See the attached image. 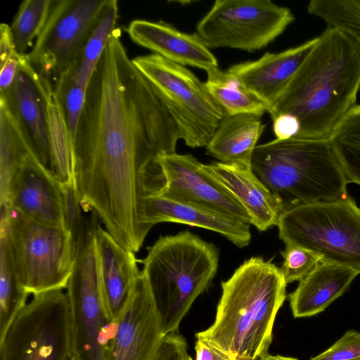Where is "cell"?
Returning a JSON list of instances; mask_svg holds the SVG:
<instances>
[{
	"label": "cell",
	"instance_id": "cell-1",
	"mask_svg": "<svg viewBox=\"0 0 360 360\" xmlns=\"http://www.w3.org/2000/svg\"><path fill=\"white\" fill-rule=\"evenodd\" d=\"M119 28L86 90L74 145L83 211L133 250L145 240L143 202L159 172L157 158L176 153L177 125L151 83L134 65Z\"/></svg>",
	"mask_w": 360,
	"mask_h": 360
},
{
	"label": "cell",
	"instance_id": "cell-2",
	"mask_svg": "<svg viewBox=\"0 0 360 360\" xmlns=\"http://www.w3.org/2000/svg\"><path fill=\"white\" fill-rule=\"evenodd\" d=\"M359 90L360 44L328 26L268 112L272 119L281 114L297 117L296 138L328 140L356 105Z\"/></svg>",
	"mask_w": 360,
	"mask_h": 360
},
{
	"label": "cell",
	"instance_id": "cell-3",
	"mask_svg": "<svg viewBox=\"0 0 360 360\" xmlns=\"http://www.w3.org/2000/svg\"><path fill=\"white\" fill-rule=\"evenodd\" d=\"M281 269L261 257L245 260L221 283L213 323L195 334L232 360H264L276 316L286 298Z\"/></svg>",
	"mask_w": 360,
	"mask_h": 360
},
{
	"label": "cell",
	"instance_id": "cell-4",
	"mask_svg": "<svg viewBox=\"0 0 360 360\" xmlns=\"http://www.w3.org/2000/svg\"><path fill=\"white\" fill-rule=\"evenodd\" d=\"M251 169L282 211L347 196V179L328 140L293 137L257 146Z\"/></svg>",
	"mask_w": 360,
	"mask_h": 360
},
{
	"label": "cell",
	"instance_id": "cell-5",
	"mask_svg": "<svg viewBox=\"0 0 360 360\" xmlns=\"http://www.w3.org/2000/svg\"><path fill=\"white\" fill-rule=\"evenodd\" d=\"M147 250L139 262L165 335L178 331L194 301L211 285L219 252L214 244L188 230L161 236Z\"/></svg>",
	"mask_w": 360,
	"mask_h": 360
},
{
	"label": "cell",
	"instance_id": "cell-6",
	"mask_svg": "<svg viewBox=\"0 0 360 360\" xmlns=\"http://www.w3.org/2000/svg\"><path fill=\"white\" fill-rule=\"evenodd\" d=\"M277 226L285 245L307 249L321 262L360 272V207L348 195L285 210Z\"/></svg>",
	"mask_w": 360,
	"mask_h": 360
},
{
	"label": "cell",
	"instance_id": "cell-7",
	"mask_svg": "<svg viewBox=\"0 0 360 360\" xmlns=\"http://www.w3.org/2000/svg\"><path fill=\"white\" fill-rule=\"evenodd\" d=\"M8 244L20 284L34 296L67 288L77 245L63 228L30 220L6 206Z\"/></svg>",
	"mask_w": 360,
	"mask_h": 360
},
{
	"label": "cell",
	"instance_id": "cell-8",
	"mask_svg": "<svg viewBox=\"0 0 360 360\" xmlns=\"http://www.w3.org/2000/svg\"><path fill=\"white\" fill-rule=\"evenodd\" d=\"M97 219L94 212L85 217L66 288L74 360H105V345L114 327L106 314L98 275L95 240Z\"/></svg>",
	"mask_w": 360,
	"mask_h": 360
},
{
	"label": "cell",
	"instance_id": "cell-9",
	"mask_svg": "<svg viewBox=\"0 0 360 360\" xmlns=\"http://www.w3.org/2000/svg\"><path fill=\"white\" fill-rule=\"evenodd\" d=\"M131 60L163 100L180 139L191 148L206 147L226 113L205 83L184 66L157 53Z\"/></svg>",
	"mask_w": 360,
	"mask_h": 360
},
{
	"label": "cell",
	"instance_id": "cell-10",
	"mask_svg": "<svg viewBox=\"0 0 360 360\" xmlns=\"http://www.w3.org/2000/svg\"><path fill=\"white\" fill-rule=\"evenodd\" d=\"M69 303L62 290L34 295L0 338V360H70Z\"/></svg>",
	"mask_w": 360,
	"mask_h": 360
},
{
	"label": "cell",
	"instance_id": "cell-11",
	"mask_svg": "<svg viewBox=\"0 0 360 360\" xmlns=\"http://www.w3.org/2000/svg\"><path fill=\"white\" fill-rule=\"evenodd\" d=\"M295 20L291 11L270 0H217L197 25L209 48L259 50L277 38Z\"/></svg>",
	"mask_w": 360,
	"mask_h": 360
},
{
	"label": "cell",
	"instance_id": "cell-12",
	"mask_svg": "<svg viewBox=\"0 0 360 360\" xmlns=\"http://www.w3.org/2000/svg\"><path fill=\"white\" fill-rule=\"evenodd\" d=\"M108 0H55L46 23L27 58L56 82L77 65L84 44Z\"/></svg>",
	"mask_w": 360,
	"mask_h": 360
},
{
	"label": "cell",
	"instance_id": "cell-13",
	"mask_svg": "<svg viewBox=\"0 0 360 360\" xmlns=\"http://www.w3.org/2000/svg\"><path fill=\"white\" fill-rule=\"evenodd\" d=\"M156 162L163 184L157 192L150 195H160L251 224V219L243 207L202 171V163L192 155L165 154L159 156Z\"/></svg>",
	"mask_w": 360,
	"mask_h": 360
},
{
	"label": "cell",
	"instance_id": "cell-14",
	"mask_svg": "<svg viewBox=\"0 0 360 360\" xmlns=\"http://www.w3.org/2000/svg\"><path fill=\"white\" fill-rule=\"evenodd\" d=\"M163 336L159 313L141 271L106 343L105 360H152Z\"/></svg>",
	"mask_w": 360,
	"mask_h": 360
},
{
	"label": "cell",
	"instance_id": "cell-15",
	"mask_svg": "<svg viewBox=\"0 0 360 360\" xmlns=\"http://www.w3.org/2000/svg\"><path fill=\"white\" fill-rule=\"evenodd\" d=\"M51 82L38 73L25 55L13 86L0 94L18 122L37 161L52 174L46 94Z\"/></svg>",
	"mask_w": 360,
	"mask_h": 360
},
{
	"label": "cell",
	"instance_id": "cell-16",
	"mask_svg": "<svg viewBox=\"0 0 360 360\" xmlns=\"http://www.w3.org/2000/svg\"><path fill=\"white\" fill-rule=\"evenodd\" d=\"M2 206L35 222L64 229L61 184L34 157L15 172Z\"/></svg>",
	"mask_w": 360,
	"mask_h": 360
},
{
	"label": "cell",
	"instance_id": "cell-17",
	"mask_svg": "<svg viewBox=\"0 0 360 360\" xmlns=\"http://www.w3.org/2000/svg\"><path fill=\"white\" fill-rule=\"evenodd\" d=\"M317 40L318 37L280 53H266L256 60L234 65L226 72L262 101L269 111L283 93Z\"/></svg>",
	"mask_w": 360,
	"mask_h": 360
},
{
	"label": "cell",
	"instance_id": "cell-18",
	"mask_svg": "<svg viewBox=\"0 0 360 360\" xmlns=\"http://www.w3.org/2000/svg\"><path fill=\"white\" fill-rule=\"evenodd\" d=\"M98 275L109 320L117 321L141 274L134 252L122 246L98 224L95 232Z\"/></svg>",
	"mask_w": 360,
	"mask_h": 360
},
{
	"label": "cell",
	"instance_id": "cell-19",
	"mask_svg": "<svg viewBox=\"0 0 360 360\" xmlns=\"http://www.w3.org/2000/svg\"><path fill=\"white\" fill-rule=\"evenodd\" d=\"M127 32L136 44L181 65L206 71L207 75L219 69L215 56L197 33L180 32L163 21L134 20Z\"/></svg>",
	"mask_w": 360,
	"mask_h": 360
},
{
	"label": "cell",
	"instance_id": "cell-20",
	"mask_svg": "<svg viewBox=\"0 0 360 360\" xmlns=\"http://www.w3.org/2000/svg\"><path fill=\"white\" fill-rule=\"evenodd\" d=\"M201 169L237 200L259 231L277 226L282 209L251 167L214 162Z\"/></svg>",
	"mask_w": 360,
	"mask_h": 360
},
{
	"label": "cell",
	"instance_id": "cell-21",
	"mask_svg": "<svg viewBox=\"0 0 360 360\" xmlns=\"http://www.w3.org/2000/svg\"><path fill=\"white\" fill-rule=\"evenodd\" d=\"M142 221L147 233L158 223L174 222L215 231L238 248L247 246L251 240L247 222L157 195L144 197Z\"/></svg>",
	"mask_w": 360,
	"mask_h": 360
},
{
	"label": "cell",
	"instance_id": "cell-22",
	"mask_svg": "<svg viewBox=\"0 0 360 360\" xmlns=\"http://www.w3.org/2000/svg\"><path fill=\"white\" fill-rule=\"evenodd\" d=\"M359 274L350 267L320 262L289 295L293 316L311 317L323 311L347 290Z\"/></svg>",
	"mask_w": 360,
	"mask_h": 360
},
{
	"label": "cell",
	"instance_id": "cell-23",
	"mask_svg": "<svg viewBox=\"0 0 360 360\" xmlns=\"http://www.w3.org/2000/svg\"><path fill=\"white\" fill-rule=\"evenodd\" d=\"M264 127L261 117L256 115H226L207 145V152L220 162L251 167Z\"/></svg>",
	"mask_w": 360,
	"mask_h": 360
},
{
	"label": "cell",
	"instance_id": "cell-24",
	"mask_svg": "<svg viewBox=\"0 0 360 360\" xmlns=\"http://www.w3.org/2000/svg\"><path fill=\"white\" fill-rule=\"evenodd\" d=\"M30 157L35 158L18 122L6 101L0 98L1 206L7 202L9 186L13 175Z\"/></svg>",
	"mask_w": 360,
	"mask_h": 360
},
{
	"label": "cell",
	"instance_id": "cell-25",
	"mask_svg": "<svg viewBox=\"0 0 360 360\" xmlns=\"http://www.w3.org/2000/svg\"><path fill=\"white\" fill-rule=\"evenodd\" d=\"M46 100L52 155V174L60 184L76 183L74 144L52 85L47 91Z\"/></svg>",
	"mask_w": 360,
	"mask_h": 360
},
{
	"label": "cell",
	"instance_id": "cell-26",
	"mask_svg": "<svg viewBox=\"0 0 360 360\" xmlns=\"http://www.w3.org/2000/svg\"><path fill=\"white\" fill-rule=\"evenodd\" d=\"M27 293L21 287L8 244L6 219L1 212L0 221V338L26 306Z\"/></svg>",
	"mask_w": 360,
	"mask_h": 360
},
{
	"label": "cell",
	"instance_id": "cell-27",
	"mask_svg": "<svg viewBox=\"0 0 360 360\" xmlns=\"http://www.w3.org/2000/svg\"><path fill=\"white\" fill-rule=\"evenodd\" d=\"M117 1L108 0L84 44L77 65L72 67L75 80L85 89L108 41L117 29Z\"/></svg>",
	"mask_w": 360,
	"mask_h": 360
},
{
	"label": "cell",
	"instance_id": "cell-28",
	"mask_svg": "<svg viewBox=\"0 0 360 360\" xmlns=\"http://www.w3.org/2000/svg\"><path fill=\"white\" fill-rule=\"evenodd\" d=\"M205 84L226 115L252 114L262 117L268 111L262 101L226 71L218 69L208 74Z\"/></svg>",
	"mask_w": 360,
	"mask_h": 360
},
{
	"label": "cell",
	"instance_id": "cell-29",
	"mask_svg": "<svg viewBox=\"0 0 360 360\" xmlns=\"http://www.w3.org/2000/svg\"><path fill=\"white\" fill-rule=\"evenodd\" d=\"M328 141L348 182L360 185V104L347 112Z\"/></svg>",
	"mask_w": 360,
	"mask_h": 360
},
{
	"label": "cell",
	"instance_id": "cell-30",
	"mask_svg": "<svg viewBox=\"0 0 360 360\" xmlns=\"http://www.w3.org/2000/svg\"><path fill=\"white\" fill-rule=\"evenodd\" d=\"M55 0H25L10 25L15 51L20 56L33 47L42 32Z\"/></svg>",
	"mask_w": 360,
	"mask_h": 360
},
{
	"label": "cell",
	"instance_id": "cell-31",
	"mask_svg": "<svg viewBox=\"0 0 360 360\" xmlns=\"http://www.w3.org/2000/svg\"><path fill=\"white\" fill-rule=\"evenodd\" d=\"M307 11L328 27L347 33L360 44V0H311Z\"/></svg>",
	"mask_w": 360,
	"mask_h": 360
},
{
	"label": "cell",
	"instance_id": "cell-32",
	"mask_svg": "<svg viewBox=\"0 0 360 360\" xmlns=\"http://www.w3.org/2000/svg\"><path fill=\"white\" fill-rule=\"evenodd\" d=\"M53 88L75 145L78 123L85 103L86 89L82 87L75 80L72 67L59 77Z\"/></svg>",
	"mask_w": 360,
	"mask_h": 360
},
{
	"label": "cell",
	"instance_id": "cell-33",
	"mask_svg": "<svg viewBox=\"0 0 360 360\" xmlns=\"http://www.w3.org/2000/svg\"><path fill=\"white\" fill-rule=\"evenodd\" d=\"M283 258L281 268L285 282L288 283L300 281L321 262V259L312 252L295 245H286L281 252Z\"/></svg>",
	"mask_w": 360,
	"mask_h": 360
},
{
	"label": "cell",
	"instance_id": "cell-34",
	"mask_svg": "<svg viewBox=\"0 0 360 360\" xmlns=\"http://www.w3.org/2000/svg\"><path fill=\"white\" fill-rule=\"evenodd\" d=\"M63 206L64 229L71 235L77 245L85 217L76 183L61 184Z\"/></svg>",
	"mask_w": 360,
	"mask_h": 360
},
{
	"label": "cell",
	"instance_id": "cell-35",
	"mask_svg": "<svg viewBox=\"0 0 360 360\" xmlns=\"http://www.w3.org/2000/svg\"><path fill=\"white\" fill-rule=\"evenodd\" d=\"M360 359V332L349 330L325 352L310 360H358Z\"/></svg>",
	"mask_w": 360,
	"mask_h": 360
},
{
	"label": "cell",
	"instance_id": "cell-36",
	"mask_svg": "<svg viewBox=\"0 0 360 360\" xmlns=\"http://www.w3.org/2000/svg\"><path fill=\"white\" fill-rule=\"evenodd\" d=\"M152 360H193L188 352V344L178 331L163 336Z\"/></svg>",
	"mask_w": 360,
	"mask_h": 360
},
{
	"label": "cell",
	"instance_id": "cell-37",
	"mask_svg": "<svg viewBox=\"0 0 360 360\" xmlns=\"http://www.w3.org/2000/svg\"><path fill=\"white\" fill-rule=\"evenodd\" d=\"M273 131L278 140L296 137L300 129L299 120L290 114H281L272 119Z\"/></svg>",
	"mask_w": 360,
	"mask_h": 360
},
{
	"label": "cell",
	"instance_id": "cell-38",
	"mask_svg": "<svg viewBox=\"0 0 360 360\" xmlns=\"http://www.w3.org/2000/svg\"><path fill=\"white\" fill-rule=\"evenodd\" d=\"M24 56L18 55L7 60L0 65V91H8L13 84L20 69V62Z\"/></svg>",
	"mask_w": 360,
	"mask_h": 360
},
{
	"label": "cell",
	"instance_id": "cell-39",
	"mask_svg": "<svg viewBox=\"0 0 360 360\" xmlns=\"http://www.w3.org/2000/svg\"><path fill=\"white\" fill-rule=\"evenodd\" d=\"M195 349V360H232L209 342L201 338H196Z\"/></svg>",
	"mask_w": 360,
	"mask_h": 360
},
{
	"label": "cell",
	"instance_id": "cell-40",
	"mask_svg": "<svg viewBox=\"0 0 360 360\" xmlns=\"http://www.w3.org/2000/svg\"><path fill=\"white\" fill-rule=\"evenodd\" d=\"M18 54L10 31V25L1 23L0 25V65L10 58Z\"/></svg>",
	"mask_w": 360,
	"mask_h": 360
},
{
	"label": "cell",
	"instance_id": "cell-41",
	"mask_svg": "<svg viewBox=\"0 0 360 360\" xmlns=\"http://www.w3.org/2000/svg\"><path fill=\"white\" fill-rule=\"evenodd\" d=\"M264 360H298L296 358L293 357H287V356H283L281 355H271L269 354Z\"/></svg>",
	"mask_w": 360,
	"mask_h": 360
},
{
	"label": "cell",
	"instance_id": "cell-42",
	"mask_svg": "<svg viewBox=\"0 0 360 360\" xmlns=\"http://www.w3.org/2000/svg\"><path fill=\"white\" fill-rule=\"evenodd\" d=\"M70 360H74V359H70Z\"/></svg>",
	"mask_w": 360,
	"mask_h": 360
},
{
	"label": "cell",
	"instance_id": "cell-43",
	"mask_svg": "<svg viewBox=\"0 0 360 360\" xmlns=\"http://www.w3.org/2000/svg\"><path fill=\"white\" fill-rule=\"evenodd\" d=\"M358 360H360V359H358Z\"/></svg>",
	"mask_w": 360,
	"mask_h": 360
}]
</instances>
